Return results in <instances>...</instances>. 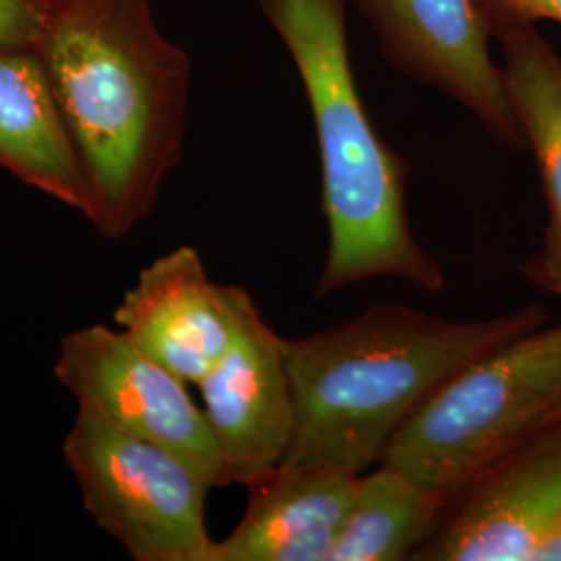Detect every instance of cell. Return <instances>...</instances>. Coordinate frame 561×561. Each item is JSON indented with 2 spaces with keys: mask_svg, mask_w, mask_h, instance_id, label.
Returning a JSON list of instances; mask_svg holds the SVG:
<instances>
[{
  "mask_svg": "<svg viewBox=\"0 0 561 561\" xmlns=\"http://www.w3.org/2000/svg\"><path fill=\"white\" fill-rule=\"evenodd\" d=\"M34 50L85 167L88 221L121 240L180 164L190 59L162 36L152 0H46Z\"/></svg>",
  "mask_w": 561,
  "mask_h": 561,
  "instance_id": "obj_1",
  "label": "cell"
},
{
  "mask_svg": "<svg viewBox=\"0 0 561 561\" xmlns=\"http://www.w3.org/2000/svg\"><path fill=\"white\" fill-rule=\"evenodd\" d=\"M545 322L539 304L481 321L375 304L350 321L285 340L296 424L279 466L364 474L463 366Z\"/></svg>",
  "mask_w": 561,
  "mask_h": 561,
  "instance_id": "obj_2",
  "label": "cell"
},
{
  "mask_svg": "<svg viewBox=\"0 0 561 561\" xmlns=\"http://www.w3.org/2000/svg\"><path fill=\"white\" fill-rule=\"evenodd\" d=\"M298 67L312 111L329 248L314 296L368 279H400L428 294L445 273L408 217V162L377 134L347 50L345 0H259Z\"/></svg>",
  "mask_w": 561,
  "mask_h": 561,
  "instance_id": "obj_3",
  "label": "cell"
},
{
  "mask_svg": "<svg viewBox=\"0 0 561 561\" xmlns=\"http://www.w3.org/2000/svg\"><path fill=\"white\" fill-rule=\"evenodd\" d=\"M561 421V324L470 362L422 405L381 463L451 497L489 463Z\"/></svg>",
  "mask_w": 561,
  "mask_h": 561,
  "instance_id": "obj_4",
  "label": "cell"
},
{
  "mask_svg": "<svg viewBox=\"0 0 561 561\" xmlns=\"http://www.w3.org/2000/svg\"><path fill=\"white\" fill-rule=\"evenodd\" d=\"M85 512L136 561H213L206 495L190 466L81 405L62 443Z\"/></svg>",
  "mask_w": 561,
  "mask_h": 561,
  "instance_id": "obj_5",
  "label": "cell"
},
{
  "mask_svg": "<svg viewBox=\"0 0 561 561\" xmlns=\"http://www.w3.org/2000/svg\"><path fill=\"white\" fill-rule=\"evenodd\" d=\"M55 377L121 431L167 449L210 486H227L219 445L187 382L141 354L123 331L90 324L67 333Z\"/></svg>",
  "mask_w": 561,
  "mask_h": 561,
  "instance_id": "obj_6",
  "label": "cell"
},
{
  "mask_svg": "<svg viewBox=\"0 0 561 561\" xmlns=\"http://www.w3.org/2000/svg\"><path fill=\"white\" fill-rule=\"evenodd\" d=\"M350 2L396 69L458 102L503 148L528 150L503 69L491 57L493 27L479 0Z\"/></svg>",
  "mask_w": 561,
  "mask_h": 561,
  "instance_id": "obj_7",
  "label": "cell"
},
{
  "mask_svg": "<svg viewBox=\"0 0 561 561\" xmlns=\"http://www.w3.org/2000/svg\"><path fill=\"white\" fill-rule=\"evenodd\" d=\"M561 520V421L456 491L412 561H535Z\"/></svg>",
  "mask_w": 561,
  "mask_h": 561,
  "instance_id": "obj_8",
  "label": "cell"
},
{
  "mask_svg": "<svg viewBox=\"0 0 561 561\" xmlns=\"http://www.w3.org/2000/svg\"><path fill=\"white\" fill-rule=\"evenodd\" d=\"M196 387L221 451L225 484L248 489L277 470L296 424L285 337L245 289L231 345Z\"/></svg>",
  "mask_w": 561,
  "mask_h": 561,
  "instance_id": "obj_9",
  "label": "cell"
},
{
  "mask_svg": "<svg viewBox=\"0 0 561 561\" xmlns=\"http://www.w3.org/2000/svg\"><path fill=\"white\" fill-rule=\"evenodd\" d=\"M241 289L215 283L198 250L180 245L141 268L115 322L141 354L198 385L231 345Z\"/></svg>",
  "mask_w": 561,
  "mask_h": 561,
  "instance_id": "obj_10",
  "label": "cell"
},
{
  "mask_svg": "<svg viewBox=\"0 0 561 561\" xmlns=\"http://www.w3.org/2000/svg\"><path fill=\"white\" fill-rule=\"evenodd\" d=\"M358 477L279 466L248 486L245 514L215 541L213 561L329 560Z\"/></svg>",
  "mask_w": 561,
  "mask_h": 561,
  "instance_id": "obj_11",
  "label": "cell"
},
{
  "mask_svg": "<svg viewBox=\"0 0 561 561\" xmlns=\"http://www.w3.org/2000/svg\"><path fill=\"white\" fill-rule=\"evenodd\" d=\"M0 167L90 219L85 167L34 48L0 50Z\"/></svg>",
  "mask_w": 561,
  "mask_h": 561,
  "instance_id": "obj_12",
  "label": "cell"
},
{
  "mask_svg": "<svg viewBox=\"0 0 561 561\" xmlns=\"http://www.w3.org/2000/svg\"><path fill=\"white\" fill-rule=\"evenodd\" d=\"M493 38L502 44L507 96L537 162L547 208L541 248L522 264V275L561 298V57L537 25L505 23Z\"/></svg>",
  "mask_w": 561,
  "mask_h": 561,
  "instance_id": "obj_13",
  "label": "cell"
},
{
  "mask_svg": "<svg viewBox=\"0 0 561 561\" xmlns=\"http://www.w3.org/2000/svg\"><path fill=\"white\" fill-rule=\"evenodd\" d=\"M449 497L375 466L358 477L327 561H408L433 537Z\"/></svg>",
  "mask_w": 561,
  "mask_h": 561,
  "instance_id": "obj_14",
  "label": "cell"
},
{
  "mask_svg": "<svg viewBox=\"0 0 561 561\" xmlns=\"http://www.w3.org/2000/svg\"><path fill=\"white\" fill-rule=\"evenodd\" d=\"M46 0H0V50L34 48Z\"/></svg>",
  "mask_w": 561,
  "mask_h": 561,
  "instance_id": "obj_15",
  "label": "cell"
},
{
  "mask_svg": "<svg viewBox=\"0 0 561 561\" xmlns=\"http://www.w3.org/2000/svg\"><path fill=\"white\" fill-rule=\"evenodd\" d=\"M491 27L505 23H528L539 21L561 23V0H479Z\"/></svg>",
  "mask_w": 561,
  "mask_h": 561,
  "instance_id": "obj_16",
  "label": "cell"
},
{
  "mask_svg": "<svg viewBox=\"0 0 561 561\" xmlns=\"http://www.w3.org/2000/svg\"><path fill=\"white\" fill-rule=\"evenodd\" d=\"M535 561H561V520L556 524L551 535L542 542Z\"/></svg>",
  "mask_w": 561,
  "mask_h": 561,
  "instance_id": "obj_17",
  "label": "cell"
},
{
  "mask_svg": "<svg viewBox=\"0 0 561 561\" xmlns=\"http://www.w3.org/2000/svg\"><path fill=\"white\" fill-rule=\"evenodd\" d=\"M560 324H561V321H560Z\"/></svg>",
  "mask_w": 561,
  "mask_h": 561,
  "instance_id": "obj_18",
  "label": "cell"
}]
</instances>
